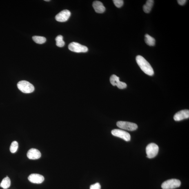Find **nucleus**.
Listing matches in <instances>:
<instances>
[{"label": "nucleus", "mask_w": 189, "mask_h": 189, "mask_svg": "<svg viewBox=\"0 0 189 189\" xmlns=\"http://www.w3.org/2000/svg\"><path fill=\"white\" fill-rule=\"evenodd\" d=\"M136 61L139 66L145 73L149 76H152L154 74L153 69L150 63L141 55H138Z\"/></svg>", "instance_id": "f257e3e1"}, {"label": "nucleus", "mask_w": 189, "mask_h": 189, "mask_svg": "<svg viewBox=\"0 0 189 189\" xmlns=\"http://www.w3.org/2000/svg\"><path fill=\"white\" fill-rule=\"evenodd\" d=\"M18 88L21 92L24 93H30L34 90L33 85L26 81H21L17 84Z\"/></svg>", "instance_id": "f03ea898"}, {"label": "nucleus", "mask_w": 189, "mask_h": 189, "mask_svg": "<svg viewBox=\"0 0 189 189\" xmlns=\"http://www.w3.org/2000/svg\"><path fill=\"white\" fill-rule=\"evenodd\" d=\"M181 184V182L179 180L171 179L164 182L162 184L161 187L163 189H174L179 188Z\"/></svg>", "instance_id": "7ed1b4c3"}, {"label": "nucleus", "mask_w": 189, "mask_h": 189, "mask_svg": "<svg viewBox=\"0 0 189 189\" xmlns=\"http://www.w3.org/2000/svg\"><path fill=\"white\" fill-rule=\"evenodd\" d=\"M159 147L157 144L151 143L148 144L146 148L147 157L152 158L157 155L159 151Z\"/></svg>", "instance_id": "20e7f679"}, {"label": "nucleus", "mask_w": 189, "mask_h": 189, "mask_svg": "<svg viewBox=\"0 0 189 189\" xmlns=\"http://www.w3.org/2000/svg\"><path fill=\"white\" fill-rule=\"evenodd\" d=\"M117 125L120 128L130 131H133L138 128L137 125L136 124L128 122H118Z\"/></svg>", "instance_id": "39448f33"}, {"label": "nucleus", "mask_w": 189, "mask_h": 189, "mask_svg": "<svg viewBox=\"0 0 189 189\" xmlns=\"http://www.w3.org/2000/svg\"><path fill=\"white\" fill-rule=\"evenodd\" d=\"M68 48L72 51L76 53H85L88 51V48L86 46L76 42L70 43L69 45Z\"/></svg>", "instance_id": "423d86ee"}, {"label": "nucleus", "mask_w": 189, "mask_h": 189, "mask_svg": "<svg viewBox=\"0 0 189 189\" xmlns=\"http://www.w3.org/2000/svg\"><path fill=\"white\" fill-rule=\"evenodd\" d=\"M112 134L113 136L124 140V141H129L131 139V136L128 132L120 129H114L112 131Z\"/></svg>", "instance_id": "0eeeda50"}, {"label": "nucleus", "mask_w": 189, "mask_h": 189, "mask_svg": "<svg viewBox=\"0 0 189 189\" xmlns=\"http://www.w3.org/2000/svg\"><path fill=\"white\" fill-rule=\"evenodd\" d=\"M71 15L70 11L67 10H63L55 16V19L60 22H64L68 21Z\"/></svg>", "instance_id": "6e6552de"}, {"label": "nucleus", "mask_w": 189, "mask_h": 189, "mask_svg": "<svg viewBox=\"0 0 189 189\" xmlns=\"http://www.w3.org/2000/svg\"><path fill=\"white\" fill-rule=\"evenodd\" d=\"M110 82L113 86H117L118 88L123 89L126 88L127 85L119 81V78L115 75H112L110 79Z\"/></svg>", "instance_id": "1a4fd4ad"}, {"label": "nucleus", "mask_w": 189, "mask_h": 189, "mask_svg": "<svg viewBox=\"0 0 189 189\" xmlns=\"http://www.w3.org/2000/svg\"><path fill=\"white\" fill-rule=\"evenodd\" d=\"M189 117V110H184L178 112L174 116V119L176 121H179L188 119Z\"/></svg>", "instance_id": "9d476101"}, {"label": "nucleus", "mask_w": 189, "mask_h": 189, "mask_svg": "<svg viewBox=\"0 0 189 189\" xmlns=\"http://www.w3.org/2000/svg\"><path fill=\"white\" fill-rule=\"evenodd\" d=\"M28 179L29 181L33 183L40 184L44 180L43 176L38 174H32L29 176Z\"/></svg>", "instance_id": "9b49d317"}, {"label": "nucleus", "mask_w": 189, "mask_h": 189, "mask_svg": "<svg viewBox=\"0 0 189 189\" xmlns=\"http://www.w3.org/2000/svg\"><path fill=\"white\" fill-rule=\"evenodd\" d=\"M27 155L29 159L35 160L40 158L41 153L37 149L32 148L28 151Z\"/></svg>", "instance_id": "f8f14e48"}, {"label": "nucleus", "mask_w": 189, "mask_h": 189, "mask_svg": "<svg viewBox=\"0 0 189 189\" xmlns=\"http://www.w3.org/2000/svg\"><path fill=\"white\" fill-rule=\"evenodd\" d=\"M95 11L97 13L101 14L104 12L105 8L103 3L99 1H95L92 4Z\"/></svg>", "instance_id": "ddd939ff"}, {"label": "nucleus", "mask_w": 189, "mask_h": 189, "mask_svg": "<svg viewBox=\"0 0 189 189\" xmlns=\"http://www.w3.org/2000/svg\"><path fill=\"white\" fill-rule=\"evenodd\" d=\"M153 4L154 1L153 0L147 1L146 4L144 5L143 6V9L144 12L147 14L150 13L153 6Z\"/></svg>", "instance_id": "4468645a"}, {"label": "nucleus", "mask_w": 189, "mask_h": 189, "mask_svg": "<svg viewBox=\"0 0 189 189\" xmlns=\"http://www.w3.org/2000/svg\"><path fill=\"white\" fill-rule=\"evenodd\" d=\"M10 179L8 176L4 178L0 184V187L4 189L8 188L10 186Z\"/></svg>", "instance_id": "2eb2a0df"}, {"label": "nucleus", "mask_w": 189, "mask_h": 189, "mask_svg": "<svg viewBox=\"0 0 189 189\" xmlns=\"http://www.w3.org/2000/svg\"><path fill=\"white\" fill-rule=\"evenodd\" d=\"M145 42L148 46H151L155 45L156 41L153 38L148 34H145Z\"/></svg>", "instance_id": "dca6fc26"}, {"label": "nucleus", "mask_w": 189, "mask_h": 189, "mask_svg": "<svg viewBox=\"0 0 189 189\" xmlns=\"http://www.w3.org/2000/svg\"><path fill=\"white\" fill-rule=\"evenodd\" d=\"M34 41L38 44H41L46 42V38L44 37L39 36H34L32 37Z\"/></svg>", "instance_id": "f3484780"}, {"label": "nucleus", "mask_w": 189, "mask_h": 189, "mask_svg": "<svg viewBox=\"0 0 189 189\" xmlns=\"http://www.w3.org/2000/svg\"><path fill=\"white\" fill-rule=\"evenodd\" d=\"M56 45L60 47H63L64 46L65 43L63 41V37L61 35H59L55 38Z\"/></svg>", "instance_id": "a211bd4d"}, {"label": "nucleus", "mask_w": 189, "mask_h": 189, "mask_svg": "<svg viewBox=\"0 0 189 189\" xmlns=\"http://www.w3.org/2000/svg\"><path fill=\"white\" fill-rule=\"evenodd\" d=\"M18 144L17 141L12 142L10 147V151L12 153H14L17 151Z\"/></svg>", "instance_id": "6ab92c4d"}, {"label": "nucleus", "mask_w": 189, "mask_h": 189, "mask_svg": "<svg viewBox=\"0 0 189 189\" xmlns=\"http://www.w3.org/2000/svg\"><path fill=\"white\" fill-rule=\"evenodd\" d=\"M114 5L118 8H120L123 5L124 1L122 0H114Z\"/></svg>", "instance_id": "aec40b11"}, {"label": "nucleus", "mask_w": 189, "mask_h": 189, "mask_svg": "<svg viewBox=\"0 0 189 189\" xmlns=\"http://www.w3.org/2000/svg\"><path fill=\"white\" fill-rule=\"evenodd\" d=\"M101 186L99 183H96L90 186V189H101Z\"/></svg>", "instance_id": "412c9836"}, {"label": "nucleus", "mask_w": 189, "mask_h": 189, "mask_svg": "<svg viewBox=\"0 0 189 189\" xmlns=\"http://www.w3.org/2000/svg\"><path fill=\"white\" fill-rule=\"evenodd\" d=\"M177 1L179 5L182 6L186 4L187 1L186 0H178Z\"/></svg>", "instance_id": "4be33fe9"}, {"label": "nucleus", "mask_w": 189, "mask_h": 189, "mask_svg": "<svg viewBox=\"0 0 189 189\" xmlns=\"http://www.w3.org/2000/svg\"><path fill=\"white\" fill-rule=\"evenodd\" d=\"M45 1H50V0H45Z\"/></svg>", "instance_id": "5701e85b"}]
</instances>
